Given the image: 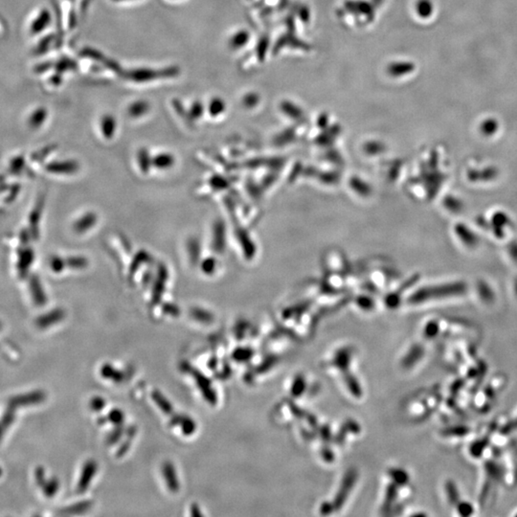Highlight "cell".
<instances>
[{"label":"cell","instance_id":"6da1fadb","mask_svg":"<svg viewBox=\"0 0 517 517\" xmlns=\"http://www.w3.org/2000/svg\"><path fill=\"white\" fill-rule=\"evenodd\" d=\"M179 74V68L170 66L161 69H153L148 67H140L131 69L127 73V77L131 82L135 83H149L156 79L173 78Z\"/></svg>","mask_w":517,"mask_h":517},{"label":"cell","instance_id":"7a4b0ae2","mask_svg":"<svg viewBox=\"0 0 517 517\" xmlns=\"http://www.w3.org/2000/svg\"><path fill=\"white\" fill-rule=\"evenodd\" d=\"M45 400H46V393L42 390H36V391L30 392L27 394L12 397L8 401V405H11L15 408L22 407V406H30V405L40 404Z\"/></svg>","mask_w":517,"mask_h":517},{"label":"cell","instance_id":"3957f363","mask_svg":"<svg viewBox=\"0 0 517 517\" xmlns=\"http://www.w3.org/2000/svg\"><path fill=\"white\" fill-rule=\"evenodd\" d=\"M190 373L193 375L194 380L196 381V384L199 388V390L201 391V393L203 394L205 400L210 404H213V405L215 404V402H216V395H215V391L212 388V384H211L209 378H207L199 371L194 370L192 368L190 369Z\"/></svg>","mask_w":517,"mask_h":517},{"label":"cell","instance_id":"277c9868","mask_svg":"<svg viewBox=\"0 0 517 517\" xmlns=\"http://www.w3.org/2000/svg\"><path fill=\"white\" fill-rule=\"evenodd\" d=\"M97 470H98V465L95 461L93 460L86 461L83 468L80 480L77 485V491L79 494L85 493L88 489L90 483L93 480V477L95 476V474L97 473Z\"/></svg>","mask_w":517,"mask_h":517},{"label":"cell","instance_id":"5b68a950","mask_svg":"<svg viewBox=\"0 0 517 517\" xmlns=\"http://www.w3.org/2000/svg\"><path fill=\"white\" fill-rule=\"evenodd\" d=\"M162 473L166 481L168 489L172 493H176L179 490V482H178V478L175 472V469L172 463L170 462L164 463L162 467Z\"/></svg>","mask_w":517,"mask_h":517},{"label":"cell","instance_id":"8992f818","mask_svg":"<svg viewBox=\"0 0 517 517\" xmlns=\"http://www.w3.org/2000/svg\"><path fill=\"white\" fill-rule=\"evenodd\" d=\"M171 423L172 425H178L185 435H192L196 429V424L194 421L184 415H175L173 414L171 418Z\"/></svg>","mask_w":517,"mask_h":517},{"label":"cell","instance_id":"52a82bcc","mask_svg":"<svg viewBox=\"0 0 517 517\" xmlns=\"http://www.w3.org/2000/svg\"><path fill=\"white\" fill-rule=\"evenodd\" d=\"M117 129L116 118L112 114H105L100 121V129L103 136L107 139H111Z\"/></svg>","mask_w":517,"mask_h":517},{"label":"cell","instance_id":"ba28073f","mask_svg":"<svg viewBox=\"0 0 517 517\" xmlns=\"http://www.w3.org/2000/svg\"><path fill=\"white\" fill-rule=\"evenodd\" d=\"M150 109H151V105L148 101L139 99V100L132 102L129 105L128 108V114L131 118L137 119V118L143 117L146 114H148L150 112Z\"/></svg>","mask_w":517,"mask_h":517},{"label":"cell","instance_id":"9c48e42d","mask_svg":"<svg viewBox=\"0 0 517 517\" xmlns=\"http://www.w3.org/2000/svg\"><path fill=\"white\" fill-rule=\"evenodd\" d=\"M92 507L91 501H83L77 504H73L71 506H68L60 510L57 514L59 516H76V515H83L89 511V509Z\"/></svg>","mask_w":517,"mask_h":517},{"label":"cell","instance_id":"30bf717a","mask_svg":"<svg viewBox=\"0 0 517 517\" xmlns=\"http://www.w3.org/2000/svg\"><path fill=\"white\" fill-rule=\"evenodd\" d=\"M64 316H65V312L61 309H56L46 315H44L43 317H41L38 321L37 324L40 328L42 329H45V328H48L50 327L51 325L53 324L57 323V322H60L61 320L64 319Z\"/></svg>","mask_w":517,"mask_h":517},{"label":"cell","instance_id":"8fae6325","mask_svg":"<svg viewBox=\"0 0 517 517\" xmlns=\"http://www.w3.org/2000/svg\"><path fill=\"white\" fill-rule=\"evenodd\" d=\"M101 374L105 378L112 380L114 382L120 383L125 380V374L122 371L115 369L114 367L106 364L101 368Z\"/></svg>","mask_w":517,"mask_h":517},{"label":"cell","instance_id":"7c38bea8","mask_svg":"<svg viewBox=\"0 0 517 517\" xmlns=\"http://www.w3.org/2000/svg\"><path fill=\"white\" fill-rule=\"evenodd\" d=\"M173 163H174L173 156L172 154L167 153V152L159 153L158 155L154 156V158L152 159V165L161 170L171 168Z\"/></svg>","mask_w":517,"mask_h":517},{"label":"cell","instance_id":"4fadbf2b","mask_svg":"<svg viewBox=\"0 0 517 517\" xmlns=\"http://www.w3.org/2000/svg\"><path fill=\"white\" fill-rule=\"evenodd\" d=\"M152 400L157 404V406L162 410L167 415H172L173 413V407L170 401L159 392V391H153L152 392Z\"/></svg>","mask_w":517,"mask_h":517},{"label":"cell","instance_id":"5bb4252c","mask_svg":"<svg viewBox=\"0 0 517 517\" xmlns=\"http://www.w3.org/2000/svg\"><path fill=\"white\" fill-rule=\"evenodd\" d=\"M225 103L224 101L219 98V97H214L212 98L209 103H208V106H207V111L209 113L210 116H213V117H216V116H219L220 114H222L225 110Z\"/></svg>","mask_w":517,"mask_h":517},{"label":"cell","instance_id":"9a60e30c","mask_svg":"<svg viewBox=\"0 0 517 517\" xmlns=\"http://www.w3.org/2000/svg\"><path fill=\"white\" fill-rule=\"evenodd\" d=\"M97 222V216L93 213H88L84 215L77 223L76 229L78 232H86L90 230Z\"/></svg>","mask_w":517,"mask_h":517},{"label":"cell","instance_id":"2e32d148","mask_svg":"<svg viewBox=\"0 0 517 517\" xmlns=\"http://www.w3.org/2000/svg\"><path fill=\"white\" fill-rule=\"evenodd\" d=\"M15 420H16V408L11 405H8V408L5 410V412L3 413L1 417L0 424L2 425L4 430H6L12 425Z\"/></svg>","mask_w":517,"mask_h":517},{"label":"cell","instance_id":"e0dca14e","mask_svg":"<svg viewBox=\"0 0 517 517\" xmlns=\"http://www.w3.org/2000/svg\"><path fill=\"white\" fill-rule=\"evenodd\" d=\"M59 488H60L59 480L57 478L53 477L50 480L46 481V483L44 484L42 490H43V493H44V494H45L46 497L52 498V497L56 495V494L59 491Z\"/></svg>","mask_w":517,"mask_h":517},{"label":"cell","instance_id":"ac0fdd59","mask_svg":"<svg viewBox=\"0 0 517 517\" xmlns=\"http://www.w3.org/2000/svg\"><path fill=\"white\" fill-rule=\"evenodd\" d=\"M192 317L201 323H211L213 321V314L206 309L194 307L191 310Z\"/></svg>","mask_w":517,"mask_h":517},{"label":"cell","instance_id":"d6986e66","mask_svg":"<svg viewBox=\"0 0 517 517\" xmlns=\"http://www.w3.org/2000/svg\"><path fill=\"white\" fill-rule=\"evenodd\" d=\"M248 40V34L247 32L245 31H238L237 33H235L230 41H229V44L230 46L233 48V49H237V48H240L242 46H244V44L246 43Z\"/></svg>","mask_w":517,"mask_h":517},{"label":"cell","instance_id":"ffe728a7","mask_svg":"<svg viewBox=\"0 0 517 517\" xmlns=\"http://www.w3.org/2000/svg\"><path fill=\"white\" fill-rule=\"evenodd\" d=\"M138 163L143 172H147L149 168L151 167V163L152 164V160H151L149 153L146 150H142L138 153Z\"/></svg>","mask_w":517,"mask_h":517},{"label":"cell","instance_id":"44dd1931","mask_svg":"<svg viewBox=\"0 0 517 517\" xmlns=\"http://www.w3.org/2000/svg\"><path fill=\"white\" fill-rule=\"evenodd\" d=\"M417 11L420 16L427 18L432 14V4L429 0H420L417 5Z\"/></svg>","mask_w":517,"mask_h":517},{"label":"cell","instance_id":"7402d4cb","mask_svg":"<svg viewBox=\"0 0 517 517\" xmlns=\"http://www.w3.org/2000/svg\"><path fill=\"white\" fill-rule=\"evenodd\" d=\"M108 418V420L115 425H122L125 420V415L121 410L114 409L109 412Z\"/></svg>","mask_w":517,"mask_h":517},{"label":"cell","instance_id":"603a6c76","mask_svg":"<svg viewBox=\"0 0 517 517\" xmlns=\"http://www.w3.org/2000/svg\"><path fill=\"white\" fill-rule=\"evenodd\" d=\"M204 109H205V107L200 101H195L192 104L191 108L189 109V114L191 115L192 118H194V120H195V119H198V118H200L202 116V114L204 112Z\"/></svg>","mask_w":517,"mask_h":517},{"label":"cell","instance_id":"cb8c5ba5","mask_svg":"<svg viewBox=\"0 0 517 517\" xmlns=\"http://www.w3.org/2000/svg\"><path fill=\"white\" fill-rule=\"evenodd\" d=\"M35 477H36V482L38 484V486L43 489L44 484L46 483V476H45V470L43 469V467H39L37 468L36 471H35Z\"/></svg>","mask_w":517,"mask_h":517},{"label":"cell","instance_id":"d4e9b609","mask_svg":"<svg viewBox=\"0 0 517 517\" xmlns=\"http://www.w3.org/2000/svg\"><path fill=\"white\" fill-rule=\"evenodd\" d=\"M189 247L193 249L192 251H190V258L192 259V261H196L199 258V245H198L197 240L195 239L190 240Z\"/></svg>","mask_w":517,"mask_h":517},{"label":"cell","instance_id":"484cf974","mask_svg":"<svg viewBox=\"0 0 517 517\" xmlns=\"http://www.w3.org/2000/svg\"><path fill=\"white\" fill-rule=\"evenodd\" d=\"M105 406H106V401L100 397L93 398L90 401V407L93 409V411H101Z\"/></svg>","mask_w":517,"mask_h":517},{"label":"cell","instance_id":"4316f807","mask_svg":"<svg viewBox=\"0 0 517 517\" xmlns=\"http://www.w3.org/2000/svg\"><path fill=\"white\" fill-rule=\"evenodd\" d=\"M122 435H123V428H122V425H117V428L108 436V443H109L110 445L115 444V443L118 442V440L122 437Z\"/></svg>","mask_w":517,"mask_h":517},{"label":"cell","instance_id":"83f0119b","mask_svg":"<svg viewBox=\"0 0 517 517\" xmlns=\"http://www.w3.org/2000/svg\"><path fill=\"white\" fill-rule=\"evenodd\" d=\"M215 268V261L213 258H208L204 261V264H202V269L205 273H211Z\"/></svg>","mask_w":517,"mask_h":517},{"label":"cell","instance_id":"f1b7e54d","mask_svg":"<svg viewBox=\"0 0 517 517\" xmlns=\"http://www.w3.org/2000/svg\"><path fill=\"white\" fill-rule=\"evenodd\" d=\"M129 442H126V443H125V444H124V445H123V446H121V448L119 449V452H118V455H120V456L124 455L125 453L127 452V451L129 450Z\"/></svg>","mask_w":517,"mask_h":517},{"label":"cell","instance_id":"f546056e","mask_svg":"<svg viewBox=\"0 0 517 517\" xmlns=\"http://www.w3.org/2000/svg\"><path fill=\"white\" fill-rule=\"evenodd\" d=\"M4 432H5L4 428H3L2 425L0 424V441H1V439H2V436H3V433H4Z\"/></svg>","mask_w":517,"mask_h":517},{"label":"cell","instance_id":"4dcf8cb0","mask_svg":"<svg viewBox=\"0 0 517 517\" xmlns=\"http://www.w3.org/2000/svg\"><path fill=\"white\" fill-rule=\"evenodd\" d=\"M114 2H125V1H132V0H112Z\"/></svg>","mask_w":517,"mask_h":517},{"label":"cell","instance_id":"1f68e13d","mask_svg":"<svg viewBox=\"0 0 517 517\" xmlns=\"http://www.w3.org/2000/svg\"><path fill=\"white\" fill-rule=\"evenodd\" d=\"M1 475H2V470H1V468H0V476H1Z\"/></svg>","mask_w":517,"mask_h":517},{"label":"cell","instance_id":"d6a6232c","mask_svg":"<svg viewBox=\"0 0 517 517\" xmlns=\"http://www.w3.org/2000/svg\"><path fill=\"white\" fill-rule=\"evenodd\" d=\"M0 329H1V325H0Z\"/></svg>","mask_w":517,"mask_h":517},{"label":"cell","instance_id":"836d02e7","mask_svg":"<svg viewBox=\"0 0 517 517\" xmlns=\"http://www.w3.org/2000/svg\"><path fill=\"white\" fill-rule=\"evenodd\" d=\"M0 351H1V347H0Z\"/></svg>","mask_w":517,"mask_h":517}]
</instances>
